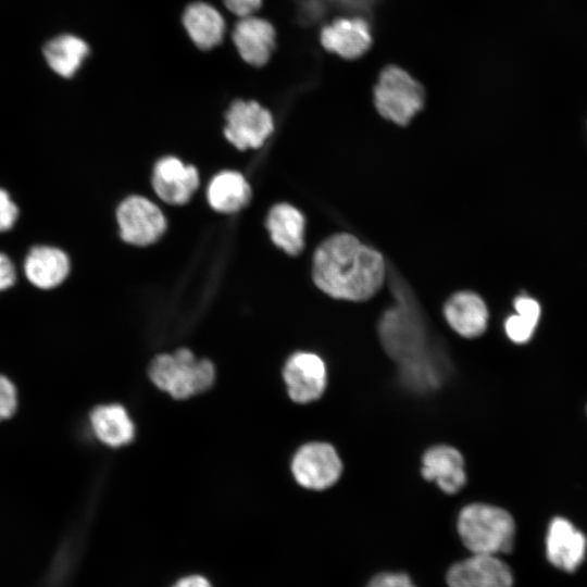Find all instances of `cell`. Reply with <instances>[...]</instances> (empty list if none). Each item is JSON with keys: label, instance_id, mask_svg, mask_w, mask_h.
Instances as JSON below:
<instances>
[{"label": "cell", "instance_id": "1", "mask_svg": "<svg viewBox=\"0 0 587 587\" xmlns=\"http://www.w3.org/2000/svg\"><path fill=\"white\" fill-rule=\"evenodd\" d=\"M385 263L376 250L350 234H336L323 241L313 258V279L330 297L363 301L383 285Z\"/></svg>", "mask_w": 587, "mask_h": 587}, {"label": "cell", "instance_id": "2", "mask_svg": "<svg viewBox=\"0 0 587 587\" xmlns=\"http://www.w3.org/2000/svg\"><path fill=\"white\" fill-rule=\"evenodd\" d=\"M379 336L412 387L423 390L441 383L447 369L444 354L430 344L416 309L405 299L399 297L398 304L384 314Z\"/></svg>", "mask_w": 587, "mask_h": 587}, {"label": "cell", "instance_id": "3", "mask_svg": "<svg viewBox=\"0 0 587 587\" xmlns=\"http://www.w3.org/2000/svg\"><path fill=\"white\" fill-rule=\"evenodd\" d=\"M459 536L472 554L498 555L512 550L515 523L502 508L486 503L464 507L458 516Z\"/></svg>", "mask_w": 587, "mask_h": 587}, {"label": "cell", "instance_id": "4", "mask_svg": "<svg viewBox=\"0 0 587 587\" xmlns=\"http://www.w3.org/2000/svg\"><path fill=\"white\" fill-rule=\"evenodd\" d=\"M148 373L158 388L175 399H186L208 390L215 378L213 364L207 359H196L186 348L155 357Z\"/></svg>", "mask_w": 587, "mask_h": 587}, {"label": "cell", "instance_id": "5", "mask_svg": "<svg viewBox=\"0 0 587 587\" xmlns=\"http://www.w3.org/2000/svg\"><path fill=\"white\" fill-rule=\"evenodd\" d=\"M374 101L382 116L398 125H407L423 108L425 91L407 71L390 65L379 75Z\"/></svg>", "mask_w": 587, "mask_h": 587}, {"label": "cell", "instance_id": "6", "mask_svg": "<svg viewBox=\"0 0 587 587\" xmlns=\"http://www.w3.org/2000/svg\"><path fill=\"white\" fill-rule=\"evenodd\" d=\"M342 464L329 444L310 442L302 446L291 462L296 480L309 489L322 490L334 485L340 477Z\"/></svg>", "mask_w": 587, "mask_h": 587}, {"label": "cell", "instance_id": "7", "mask_svg": "<svg viewBox=\"0 0 587 587\" xmlns=\"http://www.w3.org/2000/svg\"><path fill=\"white\" fill-rule=\"evenodd\" d=\"M116 217L122 239L137 246L153 243L166 228L161 210L140 196L126 198L117 208Z\"/></svg>", "mask_w": 587, "mask_h": 587}, {"label": "cell", "instance_id": "8", "mask_svg": "<svg viewBox=\"0 0 587 587\" xmlns=\"http://www.w3.org/2000/svg\"><path fill=\"white\" fill-rule=\"evenodd\" d=\"M226 120L225 136L241 150L261 147L274 128L271 113L254 101H235Z\"/></svg>", "mask_w": 587, "mask_h": 587}, {"label": "cell", "instance_id": "9", "mask_svg": "<svg viewBox=\"0 0 587 587\" xmlns=\"http://www.w3.org/2000/svg\"><path fill=\"white\" fill-rule=\"evenodd\" d=\"M449 587H512L510 566L498 555L472 554L450 566L446 576Z\"/></svg>", "mask_w": 587, "mask_h": 587}, {"label": "cell", "instance_id": "10", "mask_svg": "<svg viewBox=\"0 0 587 587\" xmlns=\"http://www.w3.org/2000/svg\"><path fill=\"white\" fill-rule=\"evenodd\" d=\"M545 549L547 560L552 566L573 573L585 560L587 538L571 521L557 516L549 523Z\"/></svg>", "mask_w": 587, "mask_h": 587}, {"label": "cell", "instance_id": "11", "mask_svg": "<svg viewBox=\"0 0 587 587\" xmlns=\"http://www.w3.org/2000/svg\"><path fill=\"white\" fill-rule=\"evenodd\" d=\"M283 376L289 397L299 403L319 399L326 385L323 360L311 352H297L286 362Z\"/></svg>", "mask_w": 587, "mask_h": 587}, {"label": "cell", "instance_id": "12", "mask_svg": "<svg viewBox=\"0 0 587 587\" xmlns=\"http://www.w3.org/2000/svg\"><path fill=\"white\" fill-rule=\"evenodd\" d=\"M198 184L197 170L192 165H185L175 157L163 158L154 166L152 186L155 193L167 203H186Z\"/></svg>", "mask_w": 587, "mask_h": 587}, {"label": "cell", "instance_id": "13", "mask_svg": "<svg viewBox=\"0 0 587 587\" xmlns=\"http://www.w3.org/2000/svg\"><path fill=\"white\" fill-rule=\"evenodd\" d=\"M321 42L345 59H357L371 47L372 34L367 22L360 17L339 18L323 28Z\"/></svg>", "mask_w": 587, "mask_h": 587}, {"label": "cell", "instance_id": "14", "mask_svg": "<svg viewBox=\"0 0 587 587\" xmlns=\"http://www.w3.org/2000/svg\"><path fill=\"white\" fill-rule=\"evenodd\" d=\"M421 472L425 479L436 482L447 494L458 492L466 482L461 453L446 445L434 446L424 453Z\"/></svg>", "mask_w": 587, "mask_h": 587}, {"label": "cell", "instance_id": "15", "mask_svg": "<svg viewBox=\"0 0 587 587\" xmlns=\"http://www.w3.org/2000/svg\"><path fill=\"white\" fill-rule=\"evenodd\" d=\"M444 314L449 326L462 337L475 338L486 330L488 310L476 294L461 291L453 295L446 302Z\"/></svg>", "mask_w": 587, "mask_h": 587}, {"label": "cell", "instance_id": "16", "mask_svg": "<svg viewBox=\"0 0 587 587\" xmlns=\"http://www.w3.org/2000/svg\"><path fill=\"white\" fill-rule=\"evenodd\" d=\"M234 42L241 58L252 65L264 64L275 46V30L265 20L245 16L236 25Z\"/></svg>", "mask_w": 587, "mask_h": 587}, {"label": "cell", "instance_id": "17", "mask_svg": "<svg viewBox=\"0 0 587 587\" xmlns=\"http://www.w3.org/2000/svg\"><path fill=\"white\" fill-rule=\"evenodd\" d=\"M266 226L274 243L291 255L299 254L304 245V217L288 203L274 205L267 215Z\"/></svg>", "mask_w": 587, "mask_h": 587}, {"label": "cell", "instance_id": "18", "mask_svg": "<svg viewBox=\"0 0 587 587\" xmlns=\"http://www.w3.org/2000/svg\"><path fill=\"white\" fill-rule=\"evenodd\" d=\"M70 271L67 255L53 247L34 248L25 261V274L29 282L43 289L60 285Z\"/></svg>", "mask_w": 587, "mask_h": 587}, {"label": "cell", "instance_id": "19", "mask_svg": "<svg viewBox=\"0 0 587 587\" xmlns=\"http://www.w3.org/2000/svg\"><path fill=\"white\" fill-rule=\"evenodd\" d=\"M95 435L105 445L121 447L132 441L134 424L120 404H103L95 408L90 414Z\"/></svg>", "mask_w": 587, "mask_h": 587}, {"label": "cell", "instance_id": "20", "mask_svg": "<svg viewBox=\"0 0 587 587\" xmlns=\"http://www.w3.org/2000/svg\"><path fill=\"white\" fill-rule=\"evenodd\" d=\"M183 21L188 35L199 48L209 49L223 38L224 20L213 7L207 3L190 4L184 13Z\"/></svg>", "mask_w": 587, "mask_h": 587}, {"label": "cell", "instance_id": "21", "mask_svg": "<svg viewBox=\"0 0 587 587\" xmlns=\"http://www.w3.org/2000/svg\"><path fill=\"white\" fill-rule=\"evenodd\" d=\"M251 190L245 177L232 171H225L213 177L208 188L210 205L222 213H234L242 209L250 200Z\"/></svg>", "mask_w": 587, "mask_h": 587}, {"label": "cell", "instance_id": "22", "mask_svg": "<svg viewBox=\"0 0 587 587\" xmlns=\"http://www.w3.org/2000/svg\"><path fill=\"white\" fill-rule=\"evenodd\" d=\"M87 43L73 35H62L43 48L49 66L63 77H72L88 54Z\"/></svg>", "mask_w": 587, "mask_h": 587}, {"label": "cell", "instance_id": "23", "mask_svg": "<svg viewBox=\"0 0 587 587\" xmlns=\"http://www.w3.org/2000/svg\"><path fill=\"white\" fill-rule=\"evenodd\" d=\"M536 326V322L517 313L509 316L504 323L507 336L515 344L527 342L532 338Z\"/></svg>", "mask_w": 587, "mask_h": 587}, {"label": "cell", "instance_id": "24", "mask_svg": "<svg viewBox=\"0 0 587 587\" xmlns=\"http://www.w3.org/2000/svg\"><path fill=\"white\" fill-rule=\"evenodd\" d=\"M17 405L16 389L12 382L0 375V421L13 415Z\"/></svg>", "mask_w": 587, "mask_h": 587}, {"label": "cell", "instance_id": "25", "mask_svg": "<svg viewBox=\"0 0 587 587\" xmlns=\"http://www.w3.org/2000/svg\"><path fill=\"white\" fill-rule=\"evenodd\" d=\"M366 587H416L405 573H380Z\"/></svg>", "mask_w": 587, "mask_h": 587}, {"label": "cell", "instance_id": "26", "mask_svg": "<svg viewBox=\"0 0 587 587\" xmlns=\"http://www.w3.org/2000/svg\"><path fill=\"white\" fill-rule=\"evenodd\" d=\"M17 217V208L9 195L0 189V232L11 228Z\"/></svg>", "mask_w": 587, "mask_h": 587}, {"label": "cell", "instance_id": "27", "mask_svg": "<svg viewBox=\"0 0 587 587\" xmlns=\"http://www.w3.org/2000/svg\"><path fill=\"white\" fill-rule=\"evenodd\" d=\"M514 308L517 314L524 315L538 323L540 317L539 303L527 296H520L514 300Z\"/></svg>", "mask_w": 587, "mask_h": 587}, {"label": "cell", "instance_id": "28", "mask_svg": "<svg viewBox=\"0 0 587 587\" xmlns=\"http://www.w3.org/2000/svg\"><path fill=\"white\" fill-rule=\"evenodd\" d=\"M224 3L233 13L245 17L259 9L261 0H224Z\"/></svg>", "mask_w": 587, "mask_h": 587}, {"label": "cell", "instance_id": "29", "mask_svg": "<svg viewBox=\"0 0 587 587\" xmlns=\"http://www.w3.org/2000/svg\"><path fill=\"white\" fill-rule=\"evenodd\" d=\"M14 280L15 272L12 262L5 254L0 253V290L11 287Z\"/></svg>", "mask_w": 587, "mask_h": 587}, {"label": "cell", "instance_id": "30", "mask_svg": "<svg viewBox=\"0 0 587 587\" xmlns=\"http://www.w3.org/2000/svg\"><path fill=\"white\" fill-rule=\"evenodd\" d=\"M173 587H212L210 582L201 575H189L180 578Z\"/></svg>", "mask_w": 587, "mask_h": 587}]
</instances>
